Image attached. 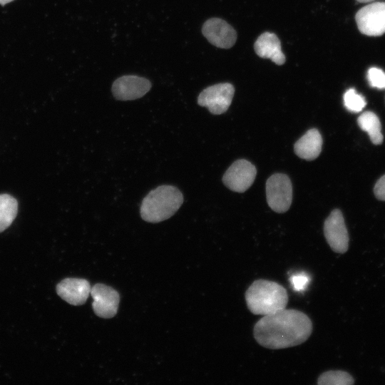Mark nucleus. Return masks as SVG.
<instances>
[{"mask_svg": "<svg viewBox=\"0 0 385 385\" xmlns=\"http://www.w3.org/2000/svg\"><path fill=\"white\" fill-rule=\"evenodd\" d=\"M359 31L366 36H379L385 33V2L368 4L355 16Z\"/></svg>", "mask_w": 385, "mask_h": 385, "instance_id": "nucleus-5", "label": "nucleus"}, {"mask_svg": "<svg viewBox=\"0 0 385 385\" xmlns=\"http://www.w3.org/2000/svg\"><path fill=\"white\" fill-rule=\"evenodd\" d=\"M324 235L331 249L339 254L349 247V235L342 212L335 209L324 223Z\"/></svg>", "mask_w": 385, "mask_h": 385, "instance_id": "nucleus-7", "label": "nucleus"}, {"mask_svg": "<svg viewBox=\"0 0 385 385\" xmlns=\"http://www.w3.org/2000/svg\"><path fill=\"white\" fill-rule=\"evenodd\" d=\"M267 202L276 212L287 211L292 204V187L290 179L284 174L276 173L266 183Z\"/></svg>", "mask_w": 385, "mask_h": 385, "instance_id": "nucleus-4", "label": "nucleus"}, {"mask_svg": "<svg viewBox=\"0 0 385 385\" xmlns=\"http://www.w3.org/2000/svg\"><path fill=\"white\" fill-rule=\"evenodd\" d=\"M256 174V168L250 161L237 160L226 170L222 182L230 190L243 192L252 185Z\"/></svg>", "mask_w": 385, "mask_h": 385, "instance_id": "nucleus-8", "label": "nucleus"}, {"mask_svg": "<svg viewBox=\"0 0 385 385\" xmlns=\"http://www.w3.org/2000/svg\"><path fill=\"white\" fill-rule=\"evenodd\" d=\"M91 284L85 279L66 278L56 286V292L63 300L72 305H81L91 293Z\"/></svg>", "mask_w": 385, "mask_h": 385, "instance_id": "nucleus-12", "label": "nucleus"}, {"mask_svg": "<svg viewBox=\"0 0 385 385\" xmlns=\"http://www.w3.org/2000/svg\"><path fill=\"white\" fill-rule=\"evenodd\" d=\"M254 48L256 53L261 58H270L277 65L285 62L280 41L274 34L265 32L261 34L255 41Z\"/></svg>", "mask_w": 385, "mask_h": 385, "instance_id": "nucleus-13", "label": "nucleus"}, {"mask_svg": "<svg viewBox=\"0 0 385 385\" xmlns=\"http://www.w3.org/2000/svg\"><path fill=\"white\" fill-rule=\"evenodd\" d=\"M312 329V322L305 313L284 308L260 319L254 326L253 335L262 346L279 349L304 343Z\"/></svg>", "mask_w": 385, "mask_h": 385, "instance_id": "nucleus-1", "label": "nucleus"}, {"mask_svg": "<svg viewBox=\"0 0 385 385\" xmlns=\"http://www.w3.org/2000/svg\"><path fill=\"white\" fill-rule=\"evenodd\" d=\"M307 279L302 277V276L295 278L294 284L296 288H300L303 286V284L306 283Z\"/></svg>", "mask_w": 385, "mask_h": 385, "instance_id": "nucleus-21", "label": "nucleus"}, {"mask_svg": "<svg viewBox=\"0 0 385 385\" xmlns=\"http://www.w3.org/2000/svg\"><path fill=\"white\" fill-rule=\"evenodd\" d=\"M245 297L248 309L263 316L284 309L289 299L282 285L264 279L255 280L246 290Z\"/></svg>", "mask_w": 385, "mask_h": 385, "instance_id": "nucleus-2", "label": "nucleus"}, {"mask_svg": "<svg viewBox=\"0 0 385 385\" xmlns=\"http://www.w3.org/2000/svg\"><path fill=\"white\" fill-rule=\"evenodd\" d=\"M344 106L351 112L358 113L366 106L365 98L356 93L355 89L350 88L344 95Z\"/></svg>", "mask_w": 385, "mask_h": 385, "instance_id": "nucleus-18", "label": "nucleus"}, {"mask_svg": "<svg viewBox=\"0 0 385 385\" xmlns=\"http://www.w3.org/2000/svg\"><path fill=\"white\" fill-rule=\"evenodd\" d=\"M356 1H357L358 2H360V3H367V2L372 1L374 0H356Z\"/></svg>", "mask_w": 385, "mask_h": 385, "instance_id": "nucleus-23", "label": "nucleus"}, {"mask_svg": "<svg viewBox=\"0 0 385 385\" xmlns=\"http://www.w3.org/2000/svg\"><path fill=\"white\" fill-rule=\"evenodd\" d=\"M235 93L234 86L228 83H218L204 89L198 96L197 103L206 107L214 115L225 113L230 107Z\"/></svg>", "mask_w": 385, "mask_h": 385, "instance_id": "nucleus-6", "label": "nucleus"}, {"mask_svg": "<svg viewBox=\"0 0 385 385\" xmlns=\"http://www.w3.org/2000/svg\"><path fill=\"white\" fill-rule=\"evenodd\" d=\"M354 378L346 371L331 370L322 373L317 379L318 385H351Z\"/></svg>", "mask_w": 385, "mask_h": 385, "instance_id": "nucleus-17", "label": "nucleus"}, {"mask_svg": "<svg viewBox=\"0 0 385 385\" xmlns=\"http://www.w3.org/2000/svg\"><path fill=\"white\" fill-rule=\"evenodd\" d=\"M150 88L151 83L148 79L128 75L121 76L113 82L112 93L118 100L130 101L143 97Z\"/></svg>", "mask_w": 385, "mask_h": 385, "instance_id": "nucleus-10", "label": "nucleus"}, {"mask_svg": "<svg viewBox=\"0 0 385 385\" xmlns=\"http://www.w3.org/2000/svg\"><path fill=\"white\" fill-rule=\"evenodd\" d=\"M322 146V138L316 128L307 131L294 145L295 154L300 158L313 160L320 154Z\"/></svg>", "mask_w": 385, "mask_h": 385, "instance_id": "nucleus-14", "label": "nucleus"}, {"mask_svg": "<svg viewBox=\"0 0 385 385\" xmlns=\"http://www.w3.org/2000/svg\"><path fill=\"white\" fill-rule=\"evenodd\" d=\"M359 126L366 131L371 141L374 145H379L383 142L381 125L379 117L371 111H366L361 114L357 119Z\"/></svg>", "mask_w": 385, "mask_h": 385, "instance_id": "nucleus-15", "label": "nucleus"}, {"mask_svg": "<svg viewBox=\"0 0 385 385\" xmlns=\"http://www.w3.org/2000/svg\"><path fill=\"white\" fill-rule=\"evenodd\" d=\"M17 212V200L10 195H0V232L11 225L16 217Z\"/></svg>", "mask_w": 385, "mask_h": 385, "instance_id": "nucleus-16", "label": "nucleus"}, {"mask_svg": "<svg viewBox=\"0 0 385 385\" xmlns=\"http://www.w3.org/2000/svg\"><path fill=\"white\" fill-rule=\"evenodd\" d=\"M369 85L379 89L385 88V73L380 68H371L367 72Z\"/></svg>", "mask_w": 385, "mask_h": 385, "instance_id": "nucleus-19", "label": "nucleus"}, {"mask_svg": "<svg viewBox=\"0 0 385 385\" xmlns=\"http://www.w3.org/2000/svg\"><path fill=\"white\" fill-rule=\"evenodd\" d=\"M13 0H0L1 5H5L7 3L12 1Z\"/></svg>", "mask_w": 385, "mask_h": 385, "instance_id": "nucleus-22", "label": "nucleus"}, {"mask_svg": "<svg viewBox=\"0 0 385 385\" xmlns=\"http://www.w3.org/2000/svg\"><path fill=\"white\" fill-rule=\"evenodd\" d=\"M90 294L93 299L92 304L93 311L98 317L109 319L116 314L120 296L115 289L98 283L91 287Z\"/></svg>", "mask_w": 385, "mask_h": 385, "instance_id": "nucleus-9", "label": "nucleus"}, {"mask_svg": "<svg viewBox=\"0 0 385 385\" xmlns=\"http://www.w3.org/2000/svg\"><path fill=\"white\" fill-rule=\"evenodd\" d=\"M183 202L181 192L172 185H161L150 191L143 200L140 216L148 222H160L173 216Z\"/></svg>", "mask_w": 385, "mask_h": 385, "instance_id": "nucleus-3", "label": "nucleus"}, {"mask_svg": "<svg viewBox=\"0 0 385 385\" xmlns=\"http://www.w3.org/2000/svg\"><path fill=\"white\" fill-rule=\"evenodd\" d=\"M202 32L210 43L222 48L232 47L237 39L235 29L225 21L218 18L206 21L202 26Z\"/></svg>", "mask_w": 385, "mask_h": 385, "instance_id": "nucleus-11", "label": "nucleus"}, {"mask_svg": "<svg viewBox=\"0 0 385 385\" xmlns=\"http://www.w3.org/2000/svg\"><path fill=\"white\" fill-rule=\"evenodd\" d=\"M374 192L377 199L385 200V175L376 182Z\"/></svg>", "mask_w": 385, "mask_h": 385, "instance_id": "nucleus-20", "label": "nucleus"}]
</instances>
